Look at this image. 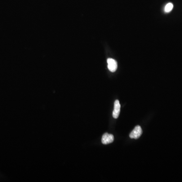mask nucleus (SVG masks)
Wrapping results in <instances>:
<instances>
[{"mask_svg": "<svg viewBox=\"0 0 182 182\" xmlns=\"http://www.w3.org/2000/svg\"><path fill=\"white\" fill-rule=\"evenodd\" d=\"M142 134V128L139 125H137L135 128L133 130V131L130 133V138L137 139L141 136Z\"/></svg>", "mask_w": 182, "mask_h": 182, "instance_id": "f257e3e1", "label": "nucleus"}, {"mask_svg": "<svg viewBox=\"0 0 182 182\" xmlns=\"http://www.w3.org/2000/svg\"><path fill=\"white\" fill-rule=\"evenodd\" d=\"M107 61L108 69L111 72H115L118 69V63L116 61L112 58H108Z\"/></svg>", "mask_w": 182, "mask_h": 182, "instance_id": "f03ea898", "label": "nucleus"}, {"mask_svg": "<svg viewBox=\"0 0 182 182\" xmlns=\"http://www.w3.org/2000/svg\"><path fill=\"white\" fill-rule=\"evenodd\" d=\"M114 141V136L113 135L105 133L103 135L102 138V143L104 145L111 143Z\"/></svg>", "mask_w": 182, "mask_h": 182, "instance_id": "7ed1b4c3", "label": "nucleus"}, {"mask_svg": "<svg viewBox=\"0 0 182 182\" xmlns=\"http://www.w3.org/2000/svg\"><path fill=\"white\" fill-rule=\"evenodd\" d=\"M120 105L118 100H115L114 102V107L113 111V115L114 119H118L120 113Z\"/></svg>", "mask_w": 182, "mask_h": 182, "instance_id": "20e7f679", "label": "nucleus"}, {"mask_svg": "<svg viewBox=\"0 0 182 182\" xmlns=\"http://www.w3.org/2000/svg\"><path fill=\"white\" fill-rule=\"evenodd\" d=\"M173 4L172 3H169L167 4L164 7V10L165 13H169L173 9Z\"/></svg>", "mask_w": 182, "mask_h": 182, "instance_id": "39448f33", "label": "nucleus"}]
</instances>
